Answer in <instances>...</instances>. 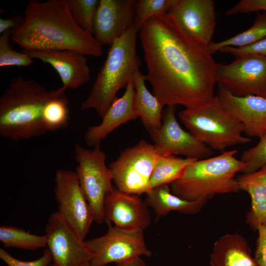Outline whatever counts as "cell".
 <instances>
[{
  "instance_id": "obj_31",
  "label": "cell",
  "mask_w": 266,
  "mask_h": 266,
  "mask_svg": "<svg viewBox=\"0 0 266 266\" xmlns=\"http://www.w3.org/2000/svg\"><path fill=\"white\" fill-rule=\"evenodd\" d=\"M240 160L245 164L240 172H254L266 166V133L259 138L258 143L242 153Z\"/></svg>"
},
{
  "instance_id": "obj_17",
  "label": "cell",
  "mask_w": 266,
  "mask_h": 266,
  "mask_svg": "<svg viewBox=\"0 0 266 266\" xmlns=\"http://www.w3.org/2000/svg\"><path fill=\"white\" fill-rule=\"evenodd\" d=\"M216 97L223 108L241 124L247 137L260 138L266 133V98L235 96L219 86Z\"/></svg>"
},
{
  "instance_id": "obj_24",
  "label": "cell",
  "mask_w": 266,
  "mask_h": 266,
  "mask_svg": "<svg viewBox=\"0 0 266 266\" xmlns=\"http://www.w3.org/2000/svg\"><path fill=\"white\" fill-rule=\"evenodd\" d=\"M196 160L174 155L159 156L150 177L149 189L163 184H170L181 176L189 165Z\"/></svg>"
},
{
  "instance_id": "obj_2",
  "label": "cell",
  "mask_w": 266,
  "mask_h": 266,
  "mask_svg": "<svg viewBox=\"0 0 266 266\" xmlns=\"http://www.w3.org/2000/svg\"><path fill=\"white\" fill-rule=\"evenodd\" d=\"M11 40L29 50H69L99 57L102 45L76 22L67 0H31Z\"/></svg>"
},
{
  "instance_id": "obj_8",
  "label": "cell",
  "mask_w": 266,
  "mask_h": 266,
  "mask_svg": "<svg viewBox=\"0 0 266 266\" xmlns=\"http://www.w3.org/2000/svg\"><path fill=\"white\" fill-rule=\"evenodd\" d=\"M159 157L154 145L145 140L122 151L108 167L116 188L129 194H145L149 189L150 177Z\"/></svg>"
},
{
  "instance_id": "obj_6",
  "label": "cell",
  "mask_w": 266,
  "mask_h": 266,
  "mask_svg": "<svg viewBox=\"0 0 266 266\" xmlns=\"http://www.w3.org/2000/svg\"><path fill=\"white\" fill-rule=\"evenodd\" d=\"M179 118L197 139L212 150L224 151L251 141L243 135L241 124L223 108L216 96L201 105L186 108Z\"/></svg>"
},
{
  "instance_id": "obj_15",
  "label": "cell",
  "mask_w": 266,
  "mask_h": 266,
  "mask_svg": "<svg viewBox=\"0 0 266 266\" xmlns=\"http://www.w3.org/2000/svg\"><path fill=\"white\" fill-rule=\"evenodd\" d=\"M168 13L188 35L208 47L212 42L216 18L212 0H175Z\"/></svg>"
},
{
  "instance_id": "obj_32",
  "label": "cell",
  "mask_w": 266,
  "mask_h": 266,
  "mask_svg": "<svg viewBox=\"0 0 266 266\" xmlns=\"http://www.w3.org/2000/svg\"><path fill=\"white\" fill-rule=\"evenodd\" d=\"M0 258L8 266H49L53 262V256L48 248H46L39 258L30 261L16 259L4 249H0Z\"/></svg>"
},
{
  "instance_id": "obj_11",
  "label": "cell",
  "mask_w": 266,
  "mask_h": 266,
  "mask_svg": "<svg viewBox=\"0 0 266 266\" xmlns=\"http://www.w3.org/2000/svg\"><path fill=\"white\" fill-rule=\"evenodd\" d=\"M54 189L57 211L84 240L94 220L91 208L80 187L75 171L58 169Z\"/></svg>"
},
{
  "instance_id": "obj_38",
  "label": "cell",
  "mask_w": 266,
  "mask_h": 266,
  "mask_svg": "<svg viewBox=\"0 0 266 266\" xmlns=\"http://www.w3.org/2000/svg\"><path fill=\"white\" fill-rule=\"evenodd\" d=\"M81 266H92L90 262H87L83 264Z\"/></svg>"
},
{
  "instance_id": "obj_4",
  "label": "cell",
  "mask_w": 266,
  "mask_h": 266,
  "mask_svg": "<svg viewBox=\"0 0 266 266\" xmlns=\"http://www.w3.org/2000/svg\"><path fill=\"white\" fill-rule=\"evenodd\" d=\"M137 31L133 24L110 46L106 58L81 109H94L102 119L116 94L126 87L139 70L141 62L136 49Z\"/></svg>"
},
{
  "instance_id": "obj_28",
  "label": "cell",
  "mask_w": 266,
  "mask_h": 266,
  "mask_svg": "<svg viewBox=\"0 0 266 266\" xmlns=\"http://www.w3.org/2000/svg\"><path fill=\"white\" fill-rule=\"evenodd\" d=\"M67 2L77 24L93 35V21L100 0H67Z\"/></svg>"
},
{
  "instance_id": "obj_25",
  "label": "cell",
  "mask_w": 266,
  "mask_h": 266,
  "mask_svg": "<svg viewBox=\"0 0 266 266\" xmlns=\"http://www.w3.org/2000/svg\"><path fill=\"white\" fill-rule=\"evenodd\" d=\"M266 37V12L259 14L253 25L246 31L235 36L217 42H212L208 50L212 54L227 46L241 47L246 46Z\"/></svg>"
},
{
  "instance_id": "obj_34",
  "label": "cell",
  "mask_w": 266,
  "mask_h": 266,
  "mask_svg": "<svg viewBox=\"0 0 266 266\" xmlns=\"http://www.w3.org/2000/svg\"><path fill=\"white\" fill-rule=\"evenodd\" d=\"M258 11L266 12V0H240L233 7L228 10L225 15L230 16Z\"/></svg>"
},
{
  "instance_id": "obj_10",
  "label": "cell",
  "mask_w": 266,
  "mask_h": 266,
  "mask_svg": "<svg viewBox=\"0 0 266 266\" xmlns=\"http://www.w3.org/2000/svg\"><path fill=\"white\" fill-rule=\"evenodd\" d=\"M215 81L235 96L266 98V57L243 56L229 64H217Z\"/></svg>"
},
{
  "instance_id": "obj_12",
  "label": "cell",
  "mask_w": 266,
  "mask_h": 266,
  "mask_svg": "<svg viewBox=\"0 0 266 266\" xmlns=\"http://www.w3.org/2000/svg\"><path fill=\"white\" fill-rule=\"evenodd\" d=\"M47 245L54 266H81L90 262L92 254L75 231L57 211L45 226Z\"/></svg>"
},
{
  "instance_id": "obj_29",
  "label": "cell",
  "mask_w": 266,
  "mask_h": 266,
  "mask_svg": "<svg viewBox=\"0 0 266 266\" xmlns=\"http://www.w3.org/2000/svg\"><path fill=\"white\" fill-rule=\"evenodd\" d=\"M11 30L0 36V66H27L33 63V59L23 52H17L10 44Z\"/></svg>"
},
{
  "instance_id": "obj_22",
  "label": "cell",
  "mask_w": 266,
  "mask_h": 266,
  "mask_svg": "<svg viewBox=\"0 0 266 266\" xmlns=\"http://www.w3.org/2000/svg\"><path fill=\"white\" fill-rule=\"evenodd\" d=\"M145 202L152 208L156 214V221L176 211L185 214L198 213L208 200L188 201L174 195L167 184L161 185L149 189L145 193Z\"/></svg>"
},
{
  "instance_id": "obj_39",
  "label": "cell",
  "mask_w": 266,
  "mask_h": 266,
  "mask_svg": "<svg viewBox=\"0 0 266 266\" xmlns=\"http://www.w3.org/2000/svg\"><path fill=\"white\" fill-rule=\"evenodd\" d=\"M51 266H54L53 264H51Z\"/></svg>"
},
{
  "instance_id": "obj_35",
  "label": "cell",
  "mask_w": 266,
  "mask_h": 266,
  "mask_svg": "<svg viewBox=\"0 0 266 266\" xmlns=\"http://www.w3.org/2000/svg\"><path fill=\"white\" fill-rule=\"evenodd\" d=\"M257 231L258 237L254 258L258 266H266V224L259 226Z\"/></svg>"
},
{
  "instance_id": "obj_26",
  "label": "cell",
  "mask_w": 266,
  "mask_h": 266,
  "mask_svg": "<svg viewBox=\"0 0 266 266\" xmlns=\"http://www.w3.org/2000/svg\"><path fill=\"white\" fill-rule=\"evenodd\" d=\"M0 241L6 248H15L34 251L47 247L46 235L32 234L13 226L0 227Z\"/></svg>"
},
{
  "instance_id": "obj_21",
  "label": "cell",
  "mask_w": 266,
  "mask_h": 266,
  "mask_svg": "<svg viewBox=\"0 0 266 266\" xmlns=\"http://www.w3.org/2000/svg\"><path fill=\"white\" fill-rule=\"evenodd\" d=\"M240 191L251 198V207L246 214V222L252 229L266 224V166L250 173L236 177Z\"/></svg>"
},
{
  "instance_id": "obj_27",
  "label": "cell",
  "mask_w": 266,
  "mask_h": 266,
  "mask_svg": "<svg viewBox=\"0 0 266 266\" xmlns=\"http://www.w3.org/2000/svg\"><path fill=\"white\" fill-rule=\"evenodd\" d=\"M66 91L49 100L45 107L43 118L47 132L66 128L68 125L69 110Z\"/></svg>"
},
{
  "instance_id": "obj_9",
  "label": "cell",
  "mask_w": 266,
  "mask_h": 266,
  "mask_svg": "<svg viewBox=\"0 0 266 266\" xmlns=\"http://www.w3.org/2000/svg\"><path fill=\"white\" fill-rule=\"evenodd\" d=\"M106 233L100 237L85 240L92 254V266H105L130 261L141 256L150 257L152 253L147 247L144 231H128L121 229L108 220Z\"/></svg>"
},
{
  "instance_id": "obj_18",
  "label": "cell",
  "mask_w": 266,
  "mask_h": 266,
  "mask_svg": "<svg viewBox=\"0 0 266 266\" xmlns=\"http://www.w3.org/2000/svg\"><path fill=\"white\" fill-rule=\"evenodd\" d=\"M22 52L51 65L67 89H77L90 80V69L84 54L69 50L23 49Z\"/></svg>"
},
{
  "instance_id": "obj_3",
  "label": "cell",
  "mask_w": 266,
  "mask_h": 266,
  "mask_svg": "<svg viewBox=\"0 0 266 266\" xmlns=\"http://www.w3.org/2000/svg\"><path fill=\"white\" fill-rule=\"evenodd\" d=\"M66 90L62 86L48 90L31 79H12L0 98V136L18 141L47 133L43 118L45 107Z\"/></svg>"
},
{
  "instance_id": "obj_13",
  "label": "cell",
  "mask_w": 266,
  "mask_h": 266,
  "mask_svg": "<svg viewBox=\"0 0 266 266\" xmlns=\"http://www.w3.org/2000/svg\"><path fill=\"white\" fill-rule=\"evenodd\" d=\"M176 106H168L159 131L151 136L159 156L180 155L197 160L210 157L212 150L184 130L175 116Z\"/></svg>"
},
{
  "instance_id": "obj_14",
  "label": "cell",
  "mask_w": 266,
  "mask_h": 266,
  "mask_svg": "<svg viewBox=\"0 0 266 266\" xmlns=\"http://www.w3.org/2000/svg\"><path fill=\"white\" fill-rule=\"evenodd\" d=\"M137 2L136 0H100L93 35L100 45L110 46L133 25Z\"/></svg>"
},
{
  "instance_id": "obj_37",
  "label": "cell",
  "mask_w": 266,
  "mask_h": 266,
  "mask_svg": "<svg viewBox=\"0 0 266 266\" xmlns=\"http://www.w3.org/2000/svg\"><path fill=\"white\" fill-rule=\"evenodd\" d=\"M116 266H146V265L141 257H137L130 261L117 263Z\"/></svg>"
},
{
  "instance_id": "obj_19",
  "label": "cell",
  "mask_w": 266,
  "mask_h": 266,
  "mask_svg": "<svg viewBox=\"0 0 266 266\" xmlns=\"http://www.w3.org/2000/svg\"><path fill=\"white\" fill-rule=\"evenodd\" d=\"M134 95L133 79L127 84L123 96L116 98L112 103L100 124L88 128L84 135L87 146L95 147L100 144L117 128L139 117L134 107Z\"/></svg>"
},
{
  "instance_id": "obj_16",
  "label": "cell",
  "mask_w": 266,
  "mask_h": 266,
  "mask_svg": "<svg viewBox=\"0 0 266 266\" xmlns=\"http://www.w3.org/2000/svg\"><path fill=\"white\" fill-rule=\"evenodd\" d=\"M139 196L122 192L114 187L104 200L105 220L128 231L146 229L151 224L150 214L145 201Z\"/></svg>"
},
{
  "instance_id": "obj_5",
  "label": "cell",
  "mask_w": 266,
  "mask_h": 266,
  "mask_svg": "<svg viewBox=\"0 0 266 266\" xmlns=\"http://www.w3.org/2000/svg\"><path fill=\"white\" fill-rule=\"evenodd\" d=\"M236 150L197 160L189 165L182 174L170 184L174 195L188 201L212 199L218 194L240 191L236 176L245 164L235 157Z\"/></svg>"
},
{
  "instance_id": "obj_30",
  "label": "cell",
  "mask_w": 266,
  "mask_h": 266,
  "mask_svg": "<svg viewBox=\"0 0 266 266\" xmlns=\"http://www.w3.org/2000/svg\"><path fill=\"white\" fill-rule=\"evenodd\" d=\"M175 0H137L134 22L139 32L144 23L152 16L168 13Z\"/></svg>"
},
{
  "instance_id": "obj_20",
  "label": "cell",
  "mask_w": 266,
  "mask_h": 266,
  "mask_svg": "<svg viewBox=\"0 0 266 266\" xmlns=\"http://www.w3.org/2000/svg\"><path fill=\"white\" fill-rule=\"evenodd\" d=\"M211 266H258L246 239L237 233L226 234L215 241Z\"/></svg>"
},
{
  "instance_id": "obj_33",
  "label": "cell",
  "mask_w": 266,
  "mask_h": 266,
  "mask_svg": "<svg viewBox=\"0 0 266 266\" xmlns=\"http://www.w3.org/2000/svg\"><path fill=\"white\" fill-rule=\"evenodd\" d=\"M219 52L233 55L235 58L256 55L266 57V37L252 44L241 47L227 46L222 48Z\"/></svg>"
},
{
  "instance_id": "obj_1",
  "label": "cell",
  "mask_w": 266,
  "mask_h": 266,
  "mask_svg": "<svg viewBox=\"0 0 266 266\" xmlns=\"http://www.w3.org/2000/svg\"><path fill=\"white\" fill-rule=\"evenodd\" d=\"M139 37L145 79L164 105L196 107L214 96L216 64L205 46L188 35L169 13L152 16Z\"/></svg>"
},
{
  "instance_id": "obj_7",
  "label": "cell",
  "mask_w": 266,
  "mask_h": 266,
  "mask_svg": "<svg viewBox=\"0 0 266 266\" xmlns=\"http://www.w3.org/2000/svg\"><path fill=\"white\" fill-rule=\"evenodd\" d=\"M74 152L78 163L75 172L80 187L91 208L94 221L101 224L105 220L104 200L114 187L111 172L105 164L106 155L100 149V144L93 149L76 144Z\"/></svg>"
},
{
  "instance_id": "obj_36",
  "label": "cell",
  "mask_w": 266,
  "mask_h": 266,
  "mask_svg": "<svg viewBox=\"0 0 266 266\" xmlns=\"http://www.w3.org/2000/svg\"><path fill=\"white\" fill-rule=\"evenodd\" d=\"M23 18L15 16L8 18H0V33H2L6 31L12 30L19 26L23 22Z\"/></svg>"
},
{
  "instance_id": "obj_23",
  "label": "cell",
  "mask_w": 266,
  "mask_h": 266,
  "mask_svg": "<svg viewBox=\"0 0 266 266\" xmlns=\"http://www.w3.org/2000/svg\"><path fill=\"white\" fill-rule=\"evenodd\" d=\"M145 81V75L139 70L133 78L135 90L134 104L139 117L151 136L157 133L161 127L164 105L149 92Z\"/></svg>"
}]
</instances>
